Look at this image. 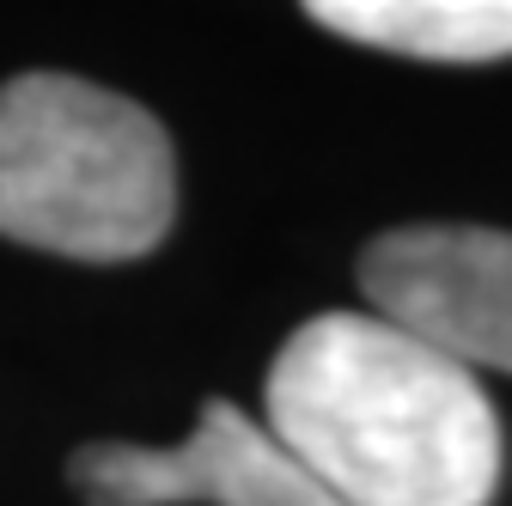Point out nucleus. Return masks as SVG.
Segmentation results:
<instances>
[{"label":"nucleus","instance_id":"nucleus-1","mask_svg":"<svg viewBox=\"0 0 512 506\" xmlns=\"http://www.w3.org/2000/svg\"><path fill=\"white\" fill-rule=\"evenodd\" d=\"M269 433L348 506H488L500 488L476 372L378 311H324L287 336Z\"/></svg>","mask_w":512,"mask_h":506},{"label":"nucleus","instance_id":"nucleus-2","mask_svg":"<svg viewBox=\"0 0 512 506\" xmlns=\"http://www.w3.org/2000/svg\"><path fill=\"white\" fill-rule=\"evenodd\" d=\"M177 220L159 116L80 74L0 86V238L74 263H135Z\"/></svg>","mask_w":512,"mask_h":506},{"label":"nucleus","instance_id":"nucleus-3","mask_svg":"<svg viewBox=\"0 0 512 506\" xmlns=\"http://www.w3.org/2000/svg\"><path fill=\"white\" fill-rule=\"evenodd\" d=\"M92 506H348L269 427L226 397L202 403L183 446H80L68 464Z\"/></svg>","mask_w":512,"mask_h":506},{"label":"nucleus","instance_id":"nucleus-4","mask_svg":"<svg viewBox=\"0 0 512 506\" xmlns=\"http://www.w3.org/2000/svg\"><path fill=\"white\" fill-rule=\"evenodd\" d=\"M360 287L378 318L433 342L458 366L512 372V232L403 226L366 244Z\"/></svg>","mask_w":512,"mask_h":506},{"label":"nucleus","instance_id":"nucleus-5","mask_svg":"<svg viewBox=\"0 0 512 506\" xmlns=\"http://www.w3.org/2000/svg\"><path fill=\"white\" fill-rule=\"evenodd\" d=\"M299 7L348 43L415 61L512 55V0H299Z\"/></svg>","mask_w":512,"mask_h":506}]
</instances>
